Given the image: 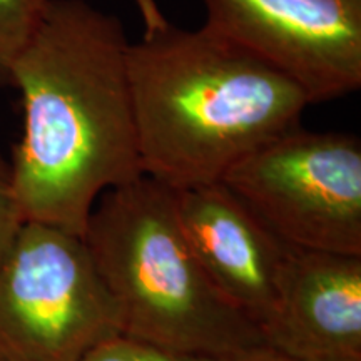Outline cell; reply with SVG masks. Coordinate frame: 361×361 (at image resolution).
Masks as SVG:
<instances>
[{
	"instance_id": "8",
	"label": "cell",
	"mask_w": 361,
	"mask_h": 361,
	"mask_svg": "<svg viewBox=\"0 0 361 361\" xmlns=\"http://www.w3.org/2000/svg\"><path fill=\"white\" fill-rule=\"evenodd\" d=\"M259 333L296 361H361V255L295 250Z\"/></svg>"
},
{
	"instance_id": "1",
	"label": "cell",
	"mask_w": 361,
	"mask_h": 361,
	"mask_svg": "<svg viewBox=\"0 0 361 361\" xmlns=\"http://www.w3.org/2000/svg\"><path fill=\"white\" fill-rule=\"evenodd\" d=\"M123 22L85 0H47L12 66L24 129L12 188L24 223L84 236L99 197L144 174Z\"/></svg>"
},
{
	"instance_id": "5",
	"label": "cell",
	"mask_w": 361,
	"mask_h": 361,
	"mask_svg": "<svg viewBox=\"0 0 361 361\" xmlns=\"http://www.w3.org/2000/svg\"><path fill=\"white\" fill-rule=\"evenodd\" d=\"M219 183L295 250L361 255V142L355 134L288 130Z\"/></svg>"
},
{
	"instance_id": "6",
	"label": "cell",
	"mask_w": 361,
	"mask_h": 361,
	"mask_svg": "<svg viewBox=\"0 0 361 361\" xmlns=\"http://www.w3.org/2000/svg\"><path fill=\"white\" fill-rule=\"evenodd\" d=\"M204 25L293 80L313 104L361 87V0H202Z\"/></svg>"
},
{
	"instance_id": "13",
	"label": "cell",
	"mask_w": 361,
	"mask_h": 361,
	"mask_svg": "<svg viewBox=\"0 0 361 361\" xmlns=\"http://www.w3.org/2000/svg\"><path fill=\"white\" fill-rule=\"evenodd\" d=\"M133 2L142 19L144 32H152L169 22L161 11L159 0H133Z\"/></svg>"
},
{
	"instance_id": "11",
	"label": "cell",
	"mask_w": 361,
	"mask_h": 361,
	"mask_svg": "<svg viewBox=\"0 0 361 361\" xmlns=\"http://www.w3.org/2000/svg\"><path fill=\"white\" fill-rule=\"evenodd\" d=\"M22 224H24V218L13 194L11 162L0 154V261L11 250Z\"/></svg>"
},
{
	"instance_id": "12",
	"label": "cell",
	"mask_w": 361,
	"mask_h": 361,
	"mask_svg": "<svg viewBox=\"0 0 361 361\" xmlns=\"http://www.w3.org/2000/svg\"><path fill=\"white\" fill-rule=\"evenodd\" d=\"M223 361H296L290 358L288 355L281 353V351L273 348V346L266 345V343H259V345L251 346L239 351L236 355H231L229 358H224Z\"/></svg>"
},
{
	"instance_id": "7",
	"label": "cell",
	"mask_w": 361,
	"mask_h": 361,
	"mask_svg": "<svg viewBox=\"0 0 361 361\" xmlns=\"http://www.w3.org/2000/svg\"><path fill=\"white\" fill-rule=\"evenodd\" d=\"M178 213L189 246L216 290L261 329L276 308L295 247L223 183L178 191Z\"/></svg>"
},
{
	"instance_id": "10",
	"label": "cell",
	"mask_w": 361,
	"mask_h": 361,
	"mask_svg": "<svg viewBox=\"0 0 361 361\" xmlns=\"http://www.w3.org/2000/svg\"><path fill=\"white\" fill-rule=\"evenodd\" d=\"M80 361H223L211 356L189 355L151 345L124 333L94 346Z\"/></svg>"
},
{
	"instance_id": "2",
	"label": "cell",
	"mask_w": 361,
	"mask_h": 361,
	"mask_svg": "<svg viewBox=\"0 0 361 361\" xmlns=\"http://www.w3.org/2000/svg\"><path fill=\"white\" fill-rule=\"evenodd\" d=\"M142 173L183 191L300 126L306 94L255 54L202 25L168 22L128 49Z\"/></svg>"
},
{
	"instance_id": "4",
	"label": "cell",
	"mask_w": 361,
	"mask_h": 361,
	"mask_svg": "<svg viewBox=\"0 0 361 361\" xmlns=\"http://www.w3.org/2000/svg\"><path fill=\"white\" fill-rule=\"evenodd\" d=\"M123 333L84 238L24 223L0 261V361H80Z\"/></svg>"
},
{
	"instance_id": "3",
	"label": "cell",
	"mask_w": 361,
	"mask_h": 361,
	"mask_svg": "<svg viewBox=\"0 0 361 361\" xmlns=\"http://www.w3.org/2000/svg\"><path fill=\"white\" fill-rule=\"evenodd\" d=\"M82 238L124 335L218 360L264 343L194 256L179 221L178 189L146 174L109 189Z\"/></svg>"
},
{
	"instance_id": "9",
	"label": "cell",
	"mask_w": 361,
	"mask_h": 361,
	"mask_svg": "<svg viewBox=\"0 0 361 361\" xmlns=\"http://www.w3.org/2000/svg\"><path fill=\"white\" fill-rule=\"evenodd\" d=\"M47 0H0V89L11 87L12 66L44 16Z\"/></svg>"
}]
</instances>
